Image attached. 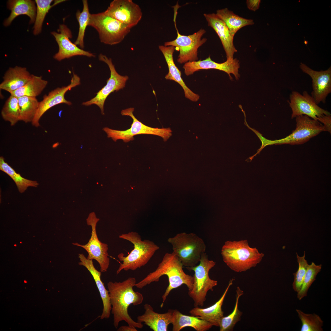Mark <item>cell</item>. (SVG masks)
<instances>
[{"mask_svg": "<svg viewBox=\"0 0 331 331\" xmlns=\"http://www.w3.org/2000/svg\"><path fill=\"white\" fill-rule=\"evenodd\" d=\"M322 265H317L313 262L309 265L305 275L301 287L297 292V298L299 300L307 296L308 289L316 280L318 273L320 272Z\"/></svg>", "mask_w": 331, "mask_h": 331, "instance_id": "cell-35", "label": "cell"}, {"mask_svg": "<svg viewBox=\"0 0 331 331\" xmlns=\"http://www.w3.org/2000/svg\"><path fill=\"white\" fill-rule=\"evenodd\" d=\"M290 100L288 103L292 111V119L306 115L317 120L318 117L331 114L327 111L319 107L314 98L306 91L302 94L296 91L292 92L290 95Z\"/></svg>", "mask_w": 331, "mask_h": 331, "instance_id": "cell-14", "label": "cell"}, {"mask_svg": "<svg viewBox=\"0 0 331 331\" xmlns=\"http://www.w3.org/2000/svg\"><path fill=\"white\" fill-rule=\"evenodd\" d=\"M20 243H21V242H20Z\"/></svg>", "mask_w": 331, "mask_h": 331, "instance_id": "cell-43", "label": "cell"}, {"mask_svg": "<svg viewBox=\"0 0 331 331\" xmlns=\"http://www.w3.org/2000/svg\"><path fill=\"white\" fill-rule=\"evenodd\" d=\"M52 0H36L37 5L36 13L34 26L33 33L35 35L40 33L41 30L42 24L47 13L53 6L51 4Z\"/></svg>", "mask_w": 331, "mask_h": 331, "instance_id": "cell-36", "label": "cell"}, {"mask_svg": "<svg viewBox=\"0 0 331 331\" xmlns=\"http://www.w3.org/2000/svg\"><path fill=\"white\" fill-rule=\"evenodd\" d=\"M208 26L215 31L219 38L225 52L227 60L234 59V55L237 51L233 43L234 36L230 33L225 23L215 13H204Z\"/></svg>", "mask_w": 331, "mask_h": 331, "instance_id": "cell-19", "label": "cell"}, {"mask_svg": "<svg viewBox=\"0 0 331 331\" xmlns=\"http://www.w3.org/2000/svg\"><path fill=\"white\" fill-rule=\"evenodd\" d=\"M239 67V61L237 59L227 60L224 63H219L212 61L210 56L204 60L187 62L183 67L187 76L192 75L195 72L201 70L215 69L227 73L230 79H232L230 74H233L237 79H238L240 76L238 73Z\"/></svg>", "mask_w": 331, "mask_h": 331, "instance_id": "cell-18", "label": "cell"}, {"mask_svg": "<svg viewBox=\"0 0 331 331\" xmlns=\"http://www.w3.org/2000/svg\"><path fill=\"white\" fill-rule=\"evenodd\" d=\"M216 262L209 259L205 253L201 256L199 264L187 269L194 272L192 289L189 291V296L192 299L195 307H203L206 299L208 291H213V287L217 285V281L211 279L209 272L215 265Z\"/></svg>", "mask_w": 331, "mask_h": 331, "instance_id": "cell-6", "label": "cell"}, {"mask_svg": "<svg viewBox=\"0 0 331 331\" xmlns=\"http://www.w3.org/2000/svg\"><path fill=\"white\" fill-rule=\"evenodd\" d=\"M183 266L177 257L173 253H166L156 269L149 273L140 281L136 283L135 286L142 289L153 282L159 281L163 275L167 276L169 285L162 296V308L167 297L170 291L184 284L187 287L188 291L193 287V277L186 274L183 269Z\"/></svg>", "mask_w": 331, "mask_h": 331, "instance_id": "cell-2", "label": "cell"}, {"mask_svg": "<svg viewBox=\"0 0 331 331\" xmlns=\"http://www.w3.org/2000/svg\"><path fill=\"white\" fill-rule=\"evenodd\" d=\"M58 30L59 32L54 31L51 33L55 38L59 47L58 52L54 56L55 59L60 61L76 55L95 57L93 53L79 48L71 42L69 38L72 37L71 32L66 25H60Z\"/></svg>", "mask_w": 331, "mask_h": 331, "instance_id": "cell-17", "label": "cell"}, {"mask_svg": "<svg viewBox=\"0 0 331 331\" xmlns=\"http://www.w3.org/2000/svg\"><path fill=\"white\" fill-rule=\"evenodd\" d=\"M88 26L97 30L101 42L110 45L121 42L131 29L104 12L91 14Z\"/></svg>", "mask_w": 331, "mask_h": 331, "instance_id": "cell-7", "label": "cell"}, {"mask_svg": "<svg viewBox=\"0 0 331 331\" xmlns=\"http://www.w3.org/2000/svg\"><path fill=\"white\" fill-rule=\"evenodd\" d=\"M234 279L229 282L227 287L220 299L215 304L208 307L203 308L195 307L191 310L189 313L191 315L205 320L213 326L219 327L222 318L224 316L222 306L225 297L230 287L232 285Z\"/></svg>", "mask_w": 331, "mask_h": 331, "instance_id": "cell-23", "label": "cell"}, {"mask_svg": "<svg viewBox=\"0 0 331 331\" xmlns=\"http://www.w3.org/2000/svg\"><path fill=\"white\" fill-rule=\"evenodd\" d=\"M99 59L108 66L110 71V77L107 80L106 85L97 93L95 97L90 100L83 102L82 104L85 106L96 105L100 108L102 114L104 115V106L106 98L111 93L124 87L128 77L127 76H121L118 73L111 58H108L101 54L99 55Z\"/></svg>", "mask_w": 331, "mask_h": 331, "instance_id": "cell-12", "label": "cell"}, {"mask_svg": "<svg viewBox=\"0 0 331 331\" xmlns=\"http://www.w3.org/2000/svg\"><path fill=\"white\" fill-rule=\"evenodd\" d=\"M78 257L80 261L78 263L79 265L84 266L91 273L100 294L103 304V309L100 319L101 320L108 319L110 317L111 305L108 291L106 289L104 283L101 280V272L95 268L93 260L87 259L83 254H79Z\"/></svg>", "mask_w": 331, "mask_h": 331, "instance_id": "cell-21", "label": "cell"}, {"mask_svg": "<svg viewBox=\"0 0 331 331\" xmlns=\"http://www.w3.org/2000/svg\"><path fill=\"white\" fill-rule=\"evenodd\" d=\"M300 67L302 71L309 75L312 79L313 91L311 96L318 104L325 103L328 95L331 92V67L325 70L316 71L301 63Z\"/></svg>", "mask_w": 331, "mask_h": 331, "instance_id": "cell-16", "label": "cell"}, {"mask_svg": "<svg viewBox=\"0 0 331 331\" xmlns=\"http://www.w3.org/2000/svg\"><path fill=\"white\" fill-rule=\"evenodd\" d=\"M317 120L322 123L326 131L330 134L331 133V114L324 115L317 118Z\"/></svg>", "mask_w": 331, "mask_h": 331, "instance_id": "cell-38", "label": "cell"}, {"mask_svg": "<svg viewBox=\"0 0 331 331\" xmlns=\"http://www.w3.org/2000/svg\"><path fill=\"white\" fill-rule=\"evenodd\" d=\"M99 220L94 212L90 213L86 219L87 224L92 227L91 236L88 242L85 245L78 243H73V244L85 249L88 254L87 259L96 260L100 265L101 272H105L107 271L109 267L110 259L108 245L101 242L97 234L96 226Z\"/></svg>", "mask_w": 331, "mask_h": 331, "instance_id": "cell-11", "label": "cell"}, {"mask_svg": "<svg viewBox=\"0 0 331 331\" xmlns=\"http://www.w3.org/2000/svg\"><path fill=\"white\" fill-rule=\"evenodd\" d=\"M119 237L131 243L134 248L127 256L123 253L118 255L120 264L116 271L118 274L122 270L134 271L146 264L159 247L154 242L149 240H142L140 235L137 232H130L119 236Z\"/></svg>", "mask_w": 331, "mask_h": 331, "instance_id": "cell-4", "label": "cell"}, {"mask_svg": "<svg viewBox=\"0 0 331 331\" xmlns=\"http://www.w3.org/2000/svg\"><path fill=\"white\" fill-rule=\"evenodd\" d=\"M295 129L287 136L282 139L270 140L262 137V148L269 145L288 144L291 145L303 144L320 133L326 131L323 125L318 121L306 115L296 117Z\"/></svg>", "mask_w": 331, "mask_h": 331, "instance_id": "cell-8", "label": "cell"}, {"mask_svg": "<svg viewBox=\"0 0 331 331\" xmlns=\"http://www.w3.org/2000/svg\"><path fill=\"white\" fill-rule=\"evenodd\" d=\"M175 19L177 37L174 40L165 42L164 46L174 47L175 49L179 51L177 61L180 64L197 61L198 50L207 41L206 38H202L206 31L204 29H201L192 35L188 36L181 35L176 27Z\"/></svg>", "mask_w": 331, "mask_h": 331, "instance_id": "cell-10", "label": "cell"}, {"mask_svg": "<svg viewBox=\"0 0 331 331\" xmlns=\"http://www.w3.org/2000/svg\"><path fill=\"white\" fill-rule=\"evenodd\" d=\"M83 10L81 12L78 10L76 17L79 24V29L77 38L74 44L79 45L81 48H84V38L86 27L88 26L91 13L89 12L87 1L82 0Z\"/></svg>", "mask_w": 331, "mask_h": 331, "instance_id": "cell-33", "label": "cell"}, {"mask_svg": "<svg viewBox=\"0 0 331 331\" xmlns=\"http://www.w3.org/2000/svg\"><path fill=\"white\" fill-rule=\"evenodd\" d=\"M0 170L8 175L14 181L21 193L24 192L29 187H36L38 183L22 177L5 161L2 156L0 157Z\"/></svg>", "mask_w": 331, "mask_h": 331, "instance_id": "cell-30", "label": "cell"}, {"mask_svg": "<svg viewBox=\"0 0 331 331\" xmlns=\"http://www.w3.org/2000/svg\"><path fill=\"white\" fill-rule=\"evenodd\" d=\"M8 8L11 11L9 17L4 22V26L10 25L17 16L22 14L30 18V23H34L36 16V7L34 2L30 0H10L7 2Z\"/></svg>", "mask_w": 331, "mask_h": 331, "instance_id": "cell-26", "label": "cell"}, {"mask_svg": "<svg viewBox=\"0 0 331 331\" xmlns=\"http://www.w3.org/2000/svg\"><path fill=\"white\" fill-rule=\"evenodd\" d=\"M32 76L25 67L18 66L10 67L3 77L0 89L11 93L24 86L31 79Z\"/></svg>", "mask_w": 331, "mask_h": 331, "instance_id": "cell-24", "label": "cell"}, {"mask_svg": "<svg viewBox=\"0 0 331 331\" xmlns=\"http://www.w3.org/2000/svg\"><path fill=\"white\" fill-rule=\"evenodd\" d=\"M159 48L163 54L167 64L169 72L165 78L178 83L183 89L186 98L192 101L196 102L200 98L199 95L195 93L186 85L181 77V72L175 65L173 59V54L175 47L173 46L159 45Z\"/></svg>", "mask_w": 331, "mask_h": 331, "instance_id": "cell-20", "label": "cell"}, {"mask_svg": "<svg viewBox=\"0 0 331 331\" xmlns=\"http://www.w3.org/2000/svg\"><path fill=\"white\" fill-rule=\"evenodd\" d=\"M167 241L172 245L173 252L177 257L183 266L187 269L199 263L202 254L206 250L204 241L193 233H178L169 238Z\"/></svg>", "mask_w": 331, "mask_h": 331, "instance_id": "cell-5", "label": "cell"}, {"mask_svg": "<svg viewBox=\"0 0 331 331\" xmlns=\"http://www.w3.org/2000/svg\"><path fill=\"white\" fill-rule=\"evenodd\" d=\"M144 313L138 316L137 322H144L154 331H167L169 325L171 324L173 310H169L164 313L160 314L154 311L152 307L147 303L144 305Z\"/></svg>", "mask_w": 331, "mask_h": 331, "instance_id": "cell-22", "label": "cell"}, {"mask_svg": "<svg viewBox=\"0 0 331 331\" xmlns=\"http://www.w3.org/2000/svg\"><path fill=\"white\" fill-rule=\"evenodd\" d=\"M48 84V82L42 79L41 76L32 74L31 79L24 86L10 93L17 97L27 96L33 97L40 95Z\"/></svg>", "mask_w": 331, "mask_h": 331, "instance_id": "cell-28", "label": "cell"}, {"mask_svg": "<svg viewBox=\"0 0 331 331\" xmlns=\"http://www.w3.org/2000/svg\"><path fill=\"white\" fill-rule=\"evenodd\" d=\"M73 74L70 84L67 86L58 87L44 96L42 100L39 102L37 112L31 123L33 126L36 127H39V121L42 116L54 106L61 103H65L68 105H71L70 101L65 99V94L72 88L80 84V78L74 73Z\"/></svg>", "mask_w": 331, "mask_h": 331, "instance_id": "cell-15", "label": "cell"}, {"mask_svg": "<svg viewBox=\"0 0 331 331\" xmlns=\"http://www.w3.org/2000/svg\"><path fill=\"white\" fill-rule=\"evenodd\" d=\"M20 111V121L25 123L32 121L38 110L39 102L36 97L23 96L18 97Z\"/></svg>", "mask_w": 331, "mask_h": 331, "instance_id": "cell-29", "label": "cell"}, {"mask_svg": "<svg viewBox=\"0 0 331 331\" xmlns=\"http://www.w3.org/2000/svg\"><path fill=\"white\" fill-rule=\"evenodd\" d=\"M14 246H16V245H15H15H14Z\"/></svg>", "mask_w": 331, "mask_h": 331, "instance_id": "cell-42", "label": "cell"}, {"mask_svg": "<svg viewBox=\"0 0 331 331\" xmlns=\"http://www.w3.org/2000/svg\"><path fill=\"white\" fill-rule=\"evenodd\" d=\"M24 282H25V283H27V282H26V281L25 280V281H24Z\"/></svg>", "mask_w": 331, "mask_h": 331, "instance_id": "cell-41", "label": "cell"}, {"mask_svg": "<svg viewBox=\"0 0 331 331\" xmlns=\"http://www.w3.org/2000/svg\"><path fill=\"white\" fill-rule=\"evenodd\" d=\"M221 254L228 267L237 272L256 266L264 256L256 247H250L247 240L225 242L222 248Z\"/></svg>", "mask_w": 331, "mask_h": 331, "instance_id": "cell-3", "label": "cell"}, {"mask_svg": "<svg viewBox=\"0 0 331 331\" xmlns=\"http://www.w3.org/2000/svg\"><path fill=\"white\" fill-rule=\"evenodd\" d=\"M136 328L132 326L129 325H123L117 329L118 331H137Z\"/></svg>", "mask_w": 331, "mask_h": 331, "instance_id": "cell-40", "label": "cell"}, {"mask_svg": "<svg viewBox=\"0 0 331 331\" xmlns=\"http://www.w3.org/2000/svg\"><path fill=\"white\" fill-rule=\"evenodd\" d=\"M296 311L302 323L301 331H322L323 321L318 315L306 314L301 310Z\"/></svg>", "mask_w": 331, "mask_h": 331, "instance_id": "cell-34", "label": "cell"}, {"mask_svg": "<svg viewBox=\"0 0 331 331\" xmlns=\"http://www.w3.org/2000/svg\"><path fill=\"white\" fill-rule=\"evenodd\" d=\"M136 283L135 279L132 277H129L121 282L110 281L107 283L111 311L113 315V324L116 329L118 328L119 323L123 321L129 325L136 328L142 329L143 327L142 323L135 321L128 312L130 305H138L143 301L142 294L133 290Z\"/></svg>", "mask_w": 331, "mask_h": 331, "instance_id": "cell-1", "label": "cell"}, {"mask_svg": "<svg viewBox=\"0 0 331 331\" xmlns=\"http://www.w3.org/2000/svg\"><path fill=\"white\" fill-rule=\"evenodd\" d=\"M260 2V0H247L246 1L248 9L254 11L259 9Z\"/></svg>", "mask_w": 331, "mask_h": 331, "instance_id": "cell-39", "label": "cell"}, {"mask_svg": "<svg viewBox=\"0 0 331 331\" xmlns=\"http://www.w3.org/2000/svg\"><path fill=\"white\" fill-rule=\"evenodd\" d=\"M1 115L3 119L9 122L11 126L20 121V111L18 97L10 95L5 102Z\"/></svg>", "mask_w": 331, "mask_h": 331, "instance_id": "cell-32", "label": "cell"}, {"mask_svg": "<svg viewBox=\"0 0 331 331\" xmlns=\"http://www.w3.org/2000/svg\"><path fill=\"white\" fill-rule=\"evenodd\" d=\"M134 110V108H130L123 110L121 112L122 115L130 116L133 119L130 128L121 131L104 127L103 130L107 134L108 137L111 138L115 142L118 139H122L124 142L127 143L133 140L134 136L138 135L150 134L159 136L162 137L164 141H166L172 135V131L170 128H153L142 123L133 115Z\"/></svg>", "mask_w": 331, "mask_h": 331, "instance_id": "cell-9", "label": "cell"}, {"mask_svg": "<svg viewBox=\"0 0 331 331\" xmlns=\"http://www.w3.org/2000/svg\"><path fill=\"white\" fill-rule=\"evenodd\" d=\"M104 12L131 29L137 25L142 16L139 6L131 0H114Z\"/></svg>", "mask_w": 331, "mask_h": 331, "instance_id": "cell-13", "label": "cell"}, {"mask_svg": "<svg viewBox=\"0 0 331 331\" xmlns=\"http://www.w3.org/2000/svg\"><path fill=\"white\" fill-rule=\"evenodd\" d=\"M171 324L173 331H180L187 327H192L197 331H206L213 326L205 320L196 316L183 314L176 309L173 310Z\"/></svg>", "mask_w": 331, "mask_h": 331, "instance_id": "cell-25", "label": "cell"}, {"mask_svg": "<svg viewBox=\"0 0 331 331\" xmlns=\"http://www.w3.org/2000/svg\"><path fill=\"white\" fill-rule=\"evenodd\" d=\"M215 14L225 23L230 33L233 36L242 27L254 24L253 20L240 17L227 8L218 10Z\"/></svg>", "mask_w": 331, "mask_h": 331, "instance_id": "cell-27", "label": "cell"}, {"mask_svg": "<svg viewBox=\"0 0 331 331\" xmlns=\"http://www.w3.org/2000/svg\"><path fill=\"white\" fill-rule=\"evenodd\" d=\"M244 294L243 291L239 287L236 290V302L234 309L231 313L228 316H223L221 319L219 328L220 331H231L236 323L241 320L242 312L238 309L239 300L240 297Z\"/></svg>", "mask_w": 331, "mask_h": 331, "instance_id": "cell-31", "label": "cell"}, {"mask_svg": "<svg viewBox=\"0 0 331 331\" xmlns=\"http://www.w3.org/2000/svg\"><path fill=\"white\" fill-rule=\"evenodd\" d=\"M296 255L299 268L297 271L293 274L294 279L292 287L295 291L298 292L301 287L305 275L309 264L305 259V252L302 257L299 256L297 253Z\"/></svg>", "mask_w": 331, "mask_h": 331, "instance_id": "cell-37", "label": "cell"}]
</instances>
